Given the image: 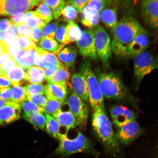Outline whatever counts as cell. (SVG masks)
<instances>
[{
    "label": "cell",
    "instance_id": "obj_1",
    "mask_svg": "<svg viewBox=\"0 0 158 158\" xmlns=\"http://www.w3.org/2000/svg\"><path fill=\"white\" fill-rule=\"evenodd\" d=\"M137 20L126 16L118 21L112 31V51L116 56L126 57L132 41L143 28Z\"/></svg>",
    "mask_w": 158,
    "mask_h": 158
},
{
    "label": "cell",
    "instance_id": "obj_2",
    "mask_svg": "<svg viewBox=\"0 0 158 158\" xmlns=\"http://www.w3.org/2000/svg\"><path fill=\"white\" fill-rule=\"evenodd\" d=\"M92 123L95 133L106 151L113 155L118 152L120 144L106 111L101 110L94 111Z\"/></svg>",
    "mask_w": 158,
    "mask_h": 158
},
{
    "label": "cell",
    "instance_id": "obj_3",
    "mask_svg": "<svg viewBox=\"0 0 158 158\" xmlns=\"http://www.w3.org/2000/svg\"><path fill=\"white\" fill-rule=\"evenodd\" d=\"M58 139V147L52 153L53 156L67 158L80 153H89L97 156L90 140L80 132L78 131L74 139H69L67 134H61Z\"/></svg>",
    "mask_w": 158,
    "mask_h": 158
},
{
    "label": "cell",
    "instance_id": "obj_4",
    "mask_svg": "<svg viewBox=\"0 0 158 158\" xmlns=\"http://www.w3.org/2000/svg\"><path fill=\"white\" fill-rule=\"evenodd\" d=\"M80 72L86 81L89 102L94 111L101 110L106 111L104 97L100 89L97 77L89 61H85L81 64Z\"/></svg>",
    "mask_w": 158,
    "mask_h": 158
},
{
    "label": "cell",
    "instance_id": "obj_5",
    "mask_svg": "<svg viewBox=\"0 0 158 158\" xmlns=\"http://www.w3.org/2000/svg\"><path fill=\"white\" fill-rule=\"evenodd\" d=\"M97 77L103 97L110 99H121L127 95V91L123 81L114 73H98Z\"/></svg>",
    "mask_w": 158,
    "mask_h": 158
},
{
    "label": "cell",
    "instance_id": "obj_6",
    "mask_svg": "<svg viewBox=\"0 0 158 158\" xmlns=\"http://www.w3.org/2000/svg\"><path fill=\"white\" fill-rule=\"evenodd\" d=\"M94 35L98 57L106 66L110 62L113 53L111 39L107 31L99 25L94 29Z\"/></svg>",
    "mask_w": 158,
    "mask_h": 158
},
{
    "label": "cell",
    "instance_id": "obj_7",
    "mask_svg": "<svg viewBox=\"0 0 158 158\" xmlns=\"http://www.w3.org/2000/svg\"><path fill=\"white\" fill-rule=\"evenodd\" d=\"M134 72L136 81L139 83L147 75L158 68L157 59L147 51L134 57Z\"/></svg>",
    "mask_w": 158,
    "mask_h": 158
},
{
    "label": "cell",
    "instance_id": "obj_8",
    "mask_svg": "<svg viewBox=\"0 0 158 158\" xmlns=\"http://www.w3.org/2000/svg\"><path fill=\"white\" fill-rule=\"evenodd\" d=\"M41 2L40 0H0V16L26 12Z\"/></svg>",
    "mask_w": 158,
    "mask_h": 158
},
{
    "label": "cell",
    "instance_id": "obj_9",
    "mask_svg": "<svg viewBox=\"0 0 158 158\" xmlns=\"http://www.w3.org/2000/svg\"><path fill=\"white\" fill-rule=\"evenodd\" d=\"M77 48L82 56L94 61L98 59L95 44L94 29H87L82 31L77 42Z\"/></svg>",
    "mask_w": 158,
    "mask_h": 158
},
{
    "label": "cell",
    "instance_id": "obj_10",
    "mask_svg": "<svg viewBox=\"0 0 158 158\" xmlns=\"http://www.w3.org/2000/svg\"><path fill=\"white\" fill-rule=\"evenodd\" d=\"M67 103L76 118L77 126L85 127L87 123L89 114V109L86 102L73 92L69 96Z\"/></svg>",
    "mask_w": 158,
    "mask_h": 158
},
{
    "label": "cell",
    "instance_id": "obj_11",
    "mask_svg": "<svg viewBox=\"0 0 158 158\" xmlns=\"http://www.w3.org/2000/svg\"><path fill=\"white\" fill-rule=\"evenodd\" d=\"M143 129L135 120L118 128L115 135L118 143L127 145L139 137Z\"/></svg>",
    "mask_w": 158,
    "mask_h": 158
},
{
    "label": "cell",
    "instance_id": "obj_12",
    "mask_svg": "<svg viewBox=\"0 0 158 158\" xmlns=\"http://www.w3.org/2000/svg\"><path fill=\"white\" fill-rule=\"evenodd\" d=\"M141 16L144 23L151 28L158 27V0H144L141 4Z\"/></svg>",
    "mask_w": 158,
    "mask_h": 158
},
{
    "label": "cell",
    "instance_id": "obj_13",
    "mask_svg": "<svg viewBox=\"0 0 158 158\" xmlns=\"http://www.w3.org/2000/svg\"><path fill=\"white\" fill-rule=\"evenodd\" d=\"M110 112L112 123L118 128L135 119V114L133 112L123 106H112Z\"/></svg>",
    "mask_w": 158,
    "mask_h": 158
},
{
    "label": "cell",
    "instance_id": "obj_14",
    "mask_svg": "<svg viewBox=\"0 0 158 158\" xmlns=\"http://www.w3.org/2000/svg\"><path fill=\"white\" fill-rule=\"evenodd\" d=\"M149 42V34L143 27L130 44L128 48L127 56L134 58L146 51Z\"/></svg>",
    "mask_w": 158,
    "mask_h": 158
},
{
    "label": "cell",
    "instance_id": "obj_15",
    "mask_svg": "<svg viewBox=\"0 0 158 158\" xmlns=\"http://www.w3.org/2000/svg\"><path fill=\"white\" fill-rule=\"evenodd\" d=\"M20 104L12 102L0 109V126L13 123L20 118Z\"/></svg>",
    "mask_w": 158,
    "mask_h": 158
},
{
    "label": "cell",
    "instance_id": "obj_16",
    "mask_svg": "<svg viewBox=\"0 0 158 158\" xmlns=\"http://www.w3.org/2000/svg\"><path fill=\"white\" fill-rule=\"evenodd\" d=\"M112 1H108L107 4L99 14L100 20L112 32L118 22L117 9L111 6Z\"/></svg>",
    "mask_w": 158,
    "mask_h": 158
},
{
    "label": "cell",
    "instance_id": "obj_17",
    "mask_svg": "<svg viewBox=\"0 0 158 158\" xmlns=\"http://www.w3.org/2000/svg\"><path fill=\"white\" fill-rule=\"evenodd\" d=\"M70 86L74 93L86 103L89 102V96L86 81L80 73H76L71 77Z\"/></svg>",
    "mask_w": 158,
    "mask_h": 158
},
{
    "label": "cell",
    "instance_id": "obj_18",
    "mask_svg": "<svg viewBox=\"0 0 158 158\" xmlns=\"http://www.w3.org/2000/svg\"><path fill=\"white\" fill-rule=\"evenodd\" d=\"M67 88L61 85L49 83L45 86L44 94L47 98L65 103L67 98Z\"/></svg>",
    "mask_w": 158,
    "mask_h": 158
},
{
    "label": "cell",
    "instance_id": "obj_19",
    "mask_svg": "<svg viewBox=\"0 0 158 158\" xmlns=\"http://www.w3.org/2000/svg\"><path fill=\"white\" fill-rule=\"evenodd\" d=\"M56 54L65 66L70 68L73 66L77 56V48L74 45H69L59 51Z\"/></svg>",
    "mask_w": 158,
    "mask_h": 158
},
{
    "label": "cell",
    "instance_id": "obj_20",
    "mask_svg": "<svg viewBox=\"0 0 158 158\" xmlns=\"http://www.w3.org/2000/svg\"><path fill=\"white\" fill-rule=\"evenodd\" d=\"M52 116L58 122L60 126L66 128V134L71 128L78 126L76 118L70 110L63 111L60 110Z\"/></svg>",
    "mask_w": 158,
    "mask_h": 158
},
{
    "label": "cell",
    "instance_id": "obj_21",
    "mask_svg": "<svg viewBox=\"0 0 158 158\" xmlns=\"http://www.w3.org/2000/svg\"><path fill=\"white\" fill-rule=\"evenodd\" d=\"M35 51L34 50H24L21 49L14 58L19 66L27 70L34 66Z\"/></svg>",
    "mask_w": 158,
    "mask_h": 158
},
{
    "label": "cell",
    "instance_id": "obj_22",
    "mask_svg": "<svg viewBox=\"0 0 158 158\" xmlns=\"http://www.w3.org/2000/svg\"><path fill=\"white\" fill-rule=\"evenodd\" d=\"M35 50L40 56L44 69L56 67L60 68L64 66L54 53L44 50L39 47H37Z\"/></svg>",
    "mask_w": 158,
    "mask_h": 158
},
{
    "label": "cell",
    "instance_id": "obj_23",
    "mask_svg": "<svg viewBox=\"0 0 158 158\" xmlns=\"http://www.w3.org/2000/svg\"><path fill=\"white\" fill-rule=\"evenodd\" d=\"M8 78L13 86H21L27 82L26 73L21 67L15 66L13 67L5 74H2Z\"/></svg>",
    "mask_w": 158,
    "mask_h": 158
},
{
    "label": "cell",
    "instance_id": "obj_24",
    "mask_svg": "<svg viewBox=\"0 0 158 158\" xmlns=\"http://www.w3.org/2000/svg\"><path fill=\"white\" fill-rule=\"evenodd\" d=\"M70 77V73L69 72L68 68L64 65L58 69L52 77L47 81L48 83H52L59 84L67 88L68 86H70L69 82Z\"/></svg>",
    "mask_w": 158,
    "mask_h": 158
},
{
    "label": "cell",
    "instance_id": "obj_25",
    "mask_svg": "<svg viewBox=\"0 0 158 158\" xmlns=\"http://www.w3.org/2000/svg\"><path fill=\"white\" fill-rule=\"evenodd\" d=\"M26 80L31 84H41L45 80L44 69L33 66L27 69Z\"/></svg>",
    "mask_w": 158,
    "mask_h": 158
},
{
    "label": "cell",
    "instance_id": "obj_26",
    "mask_svg": "<svg viewBox=\"0 0 158 158\" xmlns=\"http://www.w3.org/2000/svg\"><path fill=\"white\" fill-rule=\"evenodd\" d=\"M23 117L35 127L41 130L45 129L46 118L42 113L23 114Z\"/></svg>",
    "mask_w": 158,
    "mask_h": 158
},
{
    "label": "cell",
    "instance_id": "obj_27",
    "mask_svg": "<svg viewBox=\"0 0 158 158\" xmlns=\"http://www.w3.org/2000/svg\"><path fill=\"white\" fill-rule=\"evenodd\" d=\"M46 118L45 127L47 133L56 139H59L61 134L60 132V127L58 122L53 116L45 114Z\"/></svg>",
    "mask_w": 158,
    "mask_h": 158
},
{
    "label": "cell",
    "instance_id": "obj_28",
    "mask_svg": "<svg viewBox=\"0 0 158 158\" xmlns=\"http://www.w3.org/2000/svg\"><path fill=\"white\" fill-rule=\"evenodd\" d=\"M108 1L89 0L87 5L83 9L85 13L92 15H99L100 12L107 4Z\"/></svg>",
    "mask_w": 158,
    "mask_h": 158
},
{
    "label": "cell",
    "instance_id": "obj_29",
    "mask_svg": "<svg viewBox=\"0 0 158 158\" xmlns=\"http://www.w3.org/2000/svg\"><path fill=\"white\" fill-rule=\"evenodd\" d=\"M65 4L60 13L61 19L64 23L74 22L78 18V11L72 5L67 3Z\"/></svg>",
    "mask_w": 158,
    "mask_h": 158
},
{
    "label": "cell",
    "instance_id": "obj_30",
    "mask_svg": "<svg viewBox=\"0 0 158 158\" xmlns=\"http://www.w3.org/2000/svg\"><path fill=\"white\" fill-rule=\"evenodd\" d=\"M67 29L70 44L77 42L82 33L80 27L74 22H70L67 25Z\"/></svg>",
    "mask_w": 158,
    "mask_h": 158
},
{
    "label": "cell",
    "instance_id": "obj_31",
    "mask_svg": "<svg viewBox=\"0 0 158 158\" xmlns=\"http://www.w3.org/2000/svg\"><path fill=\"white\" fill-rule=\"evenodd\" d=\"M11 101L20 104L27 100V94L25 87L21 86H13L11 88Z\"/></svg>",
    "mask_w": 158,
    "mask_h": 158
},
{
    "label": "cell",
    "instance_id": "obj_32",
    "mask_svg": "<svg viewBox=\"0 0 158 158\" xmlns=\"http://www.w3.org/2000/svg\"><path fill=\"white\" fill-rule=\"evenodd\" d=\"M17 25L13 24L10 28L4 31H0V40L6 43L15 41L19 36Z\"/></svg>",
    "mask_w": 158,
    "mask_h": 158
},
{
    "label": "cell",
    "instance_id": "obj_33",
    "mask_svg": "<svg viewBox=\"0 0 158 158\" xmlns=\"http://www.w3.org/2000/svg\"><path fill=\"white\" fill-rule=\"evenodd\" d=\"M41 2L35 10V12L47 24L53 19L52 12L46 4L43 2L42 1H41Z\"/></svg>",
    "mask_w": 158,
    "mask_h": 158
},
{
    "label": "cell",
    "instance_id": "obj_34",
    "mask_svg": "<svg viewBox=\"0 0 158 158\" xmlns=\"http://www.w3.org/2000/svg\"><path fill=\"white\" fill-rule=\"evenodd\" d=\"M63 104L58 100L47 99L46 104L43 107L44 113L53 116L61 110Z\"/></svg>",
    "mask_w": 158,
    "mask_h": 158
},
{
    "label": "cell",
    "instance_id": "obj_35",
    "mask_svg": "<svg viewBox=\"0 0 158 158\" xmlns=\"http://www.w3.org/2000/svg\"><path fill=\"white\" fill-rule=\"evenodd\" d=\"M99 21V15L81 14V22L88 29L95 28L98 25Z\"/></svg>",
    "mask_w": 158,
    "mask_h": 158
},
{
    "label": "cell",
    "instance_id": "obj_36",
    "mask_svg": "<svg viewBox=\"0 0 158 158\" xmlns=\"http://www.w3.org/2000/svg\"><path fill=\"white\" fill-rule=\"evenodd\" d=\"M67 25L65 23H61L55 34L57 40L64 45L70 44L67 31Z\"/></svg>",
    "mask_w": 158,
    "mask_h": 158
},
{
    "label": "cell",
    "instance_id": "obj_37",
    "mask_svg": "<svg viewBox=\"0 0 158 158\" xmlns=\"http://www.w3.org/2000/svg\"><path fill=\"white\" fill-rule=\"evenodd\" d=\"M60 20H58L45 25L43 28L42 39H54Z\"/></svg>",
    "mask_w": 158,
    "mask_h": 158
},
{
    "label": "cell",
    "instance_id": "obj_38",
    "mask_svg": "<svg viewBox=\"0 0 158 158\" xmlns=\"http://www.w3.org/2000/svg\"><path fill=\"white\" fill-rule=\"evenodd\" d=\"M21 108L24 111V114H31L35 113H44L42 107H40L33 102L26 100L21 104Z\"/></svg>",
    "mask_w": 158,
    "mask_h": 158
},
{
    "label": "cell",
    "instance_id": "obj_39",
    "mask_svg": "<svg viewBox=\"0 0 158 158\" xmlns=\"http://www.w3.org/2000/svg\"><path fill=\"white\" fill-rule=\"evenodd\" d=\"M39 44L40 48L44 50L54 53L58 50L59 46L58 42L54 39H41L39 42Z\"/></svg>",
    "mask_w": 158,
    "mask_h": 158
},
{
    "label": "cell",
    "instance_id": "obj_40",
    "mask_svg": "<svg viewBox=\"0 0 158 158\" xmlns=\"http://www.w3.org/2000/svg\"><path fill=\"white\" fill-rule=\"evenodd\" d=\"M19 48L24 50H35L37 47L35 43L30 39L19 36L15 40Z\"/></svg>",
    "mask_w": 158,
    "mask_h": 158
},
{
    "label": "cell",
    "instance_id": "obj_41",
    "mask_svg": "<svg viewBox=\"0 0 158 158\" xmlns=\"http://www.w3.org/2000/svg\"><path fill=\"white\" fill-rule=\"evenodd\" d=\"M24 24L26 25L30 28L31 29L37 27H44L47 24L44 21L40 19L37 13L27 18Z\"/></svg>",
    "mask_w": 158,
    "mask_h": 158
},
{
    "label": "cell",
    "instance_id": "obj_42",
    "mask_svg": "<svg viewBox=\"0 0 158 158\" xmlns=\"http://www.w3.org/2000/svg\"><path fill=\"white\" fill-rule=\"evenodd\" d=\"M25 87L27 95L44 94L45 86L42 84H28Z\"/></svg>",
    "mask_w": 158,
    "mask_h": 158
},
{
    "label": "cell",
    "instance_id": "obj_43",
    "mask_svg": "<svg viewBox=\"0 0 158 158\" xmlns=\"http://www.w3.org/2000/svg\"><path fill=\"white\" fill-rule=\"evenodd\" d=\"M27 100L43 108L46 104L47 98L42 95H27Z\"/></svg>",
    "mask_w": 158,
    "mask_h": 158
},
{
    "label": "cell",
    "instance_id": "obj_44",
    "mask_svg": "<svg viewBox=\"0 0 158 158\" xmlns=\"http://www.w3.org/2000/svg\"><path fill=\"white\" fill-rule=\"evenodd\" d=\"M43 27H37L31 30V39L35 43H39L42 39Z\"/></svg>",
    "mask_w": 158,
    "mask_h": 158
},
{
    "label": "cell",
    "instance_id": "obj_45",
    "mask_svg": "<svg viewBox=\"0 0 158 158\" xmlns=\"http://www.w3.org/2000/svg\"><path fill=\"white\" fill-rule=\"evenodd\" d=\"M89 0H72L67 1V3L72 5L79 12L81 13L88 3Z\"/></svg>",
    "mask_w": 158,
    "mask_h": 158
},
{
    "label": "cell",
    "instance_id": "obj_46",
    "mask_svg": "<svg viewBox=\"0 0 158 158\" xmlns=\"http://www.w3.org/2000/svg\"><path fill=\"white\" fill-rule=\"evenodd\" d=\"M17 27L19 36L31 39V28L23 23L18 25Z\"/></svg>",
    "mask_w": 158,
    "mask_h": 158
},
{
    "label": "cell",
    "instance_id": "obj_47",
    "mask_svg": "<svg viewBox=\"0 0 158 158\" xmlns=\"http://www.w3.org/2000/svg\"><path fill=\"white\" fill-rule=\"evenodd\" d=\"M8 45V53L14 59L16 55L18 53L21 49L15 41L7 43Z\"/></svg>",
    "mask_w": 158,
    "mask_h": 158
},
{
    "label": "cell",
    "instance_id": "obj_48",
    "mask_svg": "<svg viewBox=\"0 0 158 158\" xmlns=\"http://www.w3.org/2000/svg\"><path fill=\"white\" fill-rule=\"evenodd\" d=\"M11 88L0 89V99L7 102H12L11 98Z\"/></svg>",
    "mask_w": 158,
    "mask_h": 158
},
{
    "label": "cell",
    "instance_id": "obj_49",
    "mask_svg": "<svg viewBox=\"0 0 158 158\" xmlns=\"http://www.w3.org/2000/svg\"><path fill=\"white\" fill-rule=\"evenodd\" d=\"M17 65L16 62L14 59H11L6 62L0 66L2 71V74H5L10 69L13 67Z\"/></svg>",
    "mask_w": 158,
    "mask_h": 158
},
{
    "label": "cell",
    "instance_id": "obj_50",
    "mask_svg": "<svg viewBox=\"0 0 158 158\" xmlns=\"http://www.w3.org/2000/svg\"><path fill=\"white\" fill-rule=\"evenodd\" d=\"M65 1L64 0L60 1L58 6L52 10V15L55 19H58L60 16V13L65 4Z\"/></svg>",
    "mask_w": 158,
    "mask_h": 158
},
{
    "label": "cell",
    "instance_id": "obj_51",
    "mask_svg": "<svg viewBox=\"0 0 158 158\" xmlns=\"http://www.w3.org/2000/svg\"><path fill=\"white\" fill-rule=\"evenodd\" d=\"M13 23L10 20L8 19H2L0 20V31L7 30L11 27Z\"/></svg>",
    "mask_w": 158,
    "mask_h": 158
},
{
    "label": "cell",
    "instance_id": "obj_52",
    "mask_svg": "<svg viewBox=\"0 0 158 158\" xmlns=\"http://www.w3.org/2000/svg\"><path fill=\"white\" fill-rule=\"evenodd\" d=\"M12 84L10 81L5 75L1 74L0 76V89L10 87Z\"/></svg>",
    "mask_w": 158,
    "mask_h": 158
},
{
    "label": "cell",
    "instance_id": "obj_53",
    "mask_svg": "<svg viewBox=\"0 0 158 158\" xmlns=\"http://www.w3.org/2000/svg\"><path fill=\"white\" fill-rule=\"evenodd\" d=\"M60 68L58 67L45 69L44 70L45 80L47 81L54 76Z\"/></svg>",
    "mask_w": 158,
    "mask_h": 158
},
{
    "label": "cell",
    "instance_id": "obj_54",
    "mask_svg": "<svg viewBox=\"0 0 158 158\" xmlns=\"http://www.w3.org/2000/svg\"><path fill=\"white\" fill-rule=\"evenodd\" d=\"M23 13L19 14L17 15L12 16L10 20L13 24L18 25L21 23H21V19Z\"/></svg>",
    "mask_w": 158,
    "mask_h": 158
},
{
    "label": "cell",
    "instance_id": "obj_55",
    "mask_svg": "<svg viewBox=\"0 0 158 158\" xmlns=\"http://www.w3.org/2000/svg\"><path fill=\"white\" fill-rule=\"evenodd\" d=\"M11 59H14L8 53L5 52L0 56V66Z\"/></svg>",
    "mask_w": 158,
    "mask_h": 158
},
{
    "label": "cell",
    "instance_id": "obj_56",
    "mask_svg": "<svg viewBox=\"0 0 158 158\" xmlns=\"http://www.w3.org/2000/svg\"><path fill=\"white\" fill-rule=\"evenodd\" d=\"M35 64L36 65V66L40 67V68L43 69H45L44 64L41 60L40 56L36 52H35Z\"/></svg>",
    "mask_w": 158,
    "mask_h": 158
},
{
    "label": "cell",
    "instance_id": "obj_57",
    "mask_svg": "<svg viewBox=\"0 0 158 158\" xmlns=\"http://www.w3.org/2000/svg\"><path fill=\"white\" fill-rule=\"evenodd\" d=\"M60 0H55V1H47V0H45V1H42L43 2L46 4L53 9L55 7H56L58 6L60 2Z\"/></svg>",
    "mask_w": 158,
    "mask_h": 158
},
{
    "label": "cell",
    "instance_id": "obj_58",
    "mask_svg": "<svg viewBox=\"0 0 158 158\" xmlns=\"http://www.w3.org/2000/svg\"><path fill=\"white\" fill-rule=\"evenodd\" d=\"M5 52H8V45L7 43L0 40V56Z\"/></svg>",
    "mask_w": 158,
    "mask_h": 158
},
{
    "label": "cell",
    "instance_id": "obj_59",
    "mask_svg": "<svg viewBox=\"0 0 158 158\" xmlns=\"http://www.w3.org/2000/svg\"><path fill=\"white\" fill-rule=\"evenodd\" d=\"M12 102H7L0 99V109L11 103Z\"/></svg>",
    "mask_w": 158,
    "mask_h": 158
},
{
    "label": "cell",
    "instance_id": "obj_60",
    "mask_svg": "<svg viewBox=\"0 0 158 158\" xmlns=\"http://www.w3.org/2000/svg\"><path fill=\"white\" fill-rule=\"evenodd\" d=\"M1 74H2V71H1V68H0V76H1Z\"/></svg>",
    "mask_w": 158,
    "mask_h": 158
}]
</instances>
